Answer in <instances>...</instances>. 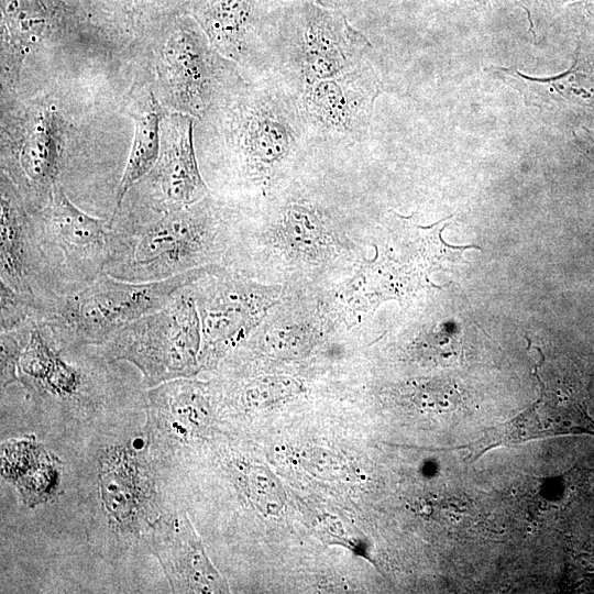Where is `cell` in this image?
Returning a JSON list of instances; mask_svg holds the SVG:
<instances>
[{"instance_id":"9","label":"cell","mask_w":594,"mask_h":594,"mask_svg":"<svg viewBox=\"0 0 594 594\" xmlns=\"http://www.w3.org/2000/svg\"><path fill=\"white\" fill-rule=\"evenodd\" d=\"M293 0H195L190 14L246 79L274 74L283 15Z\"/></svg>"},{"instance_id":"21","label":"cell","mask_w":594,"mask_h":594,"mask_svg":"<svg viewBox=\"0 0 594 594\" xmlns=\"http://www.w3.org/2000/svg\"><path fill=\"white\" fill-rule=\"evenodd\" d=\"M161 121L162 110L151 96L145 108L135 118L134 135L130 154L116 195L118 210L129 193L155 166L161 153Z\"/></svg>"},{"instance_id":"30","label":"cell","mask_w":594,"mask_h":594,"mask_svg":"<svg viewBox=\"0 0 594 594\" xmlns=\"http://www.w3.org/2000/svg\"><path fill=\"white\" fill-rule=\"evenodd\" d=\"M586 157L592 162V164L594 165V148L593 147H590L587 146L584 151Z\"/></svg>"},{"instance_id":"12","label":"cell","mask_w":594,"mask_h":594,"mask_svg":"<svg viewBox=\"0 0 594 594\" xmlns=\"http://www.w3.org/2000/svg\"><path fill=\"white\" fill-rule=\"evenodd\" d=\"M163 56L173 96L189 116L202 118L222 95L248 81L212 46L190 13L174 19Z\"/></svg>"},{"instance_id":"25","label":"cell","mask_w":594,"mask_h":594,"mask_svg":"<svg viewBox=\"0 0 594 594\" xmlns=\"http://www.w3.org/2000/svg\"><path fill=\"white\" fill-rule=\"evenodd\" d=\"M0 330H11L35 322L37 298L20 294L0 282Z\"/></svg>"},{"instance_id":"20","label":"cell","mask_w":594,"mask_h":594,"mask_svg":"<svg viewBox=\"0 0 594 594\" xmlns=\"http://www.w3.org/2000/svg\"><path fill=\"white\" fill-rule=\"evenodd\" d=\"M1 458L2 476L16 487L25 506L35 507L59 493L62 462L35 439L4 442Z\"/></svg>"},{"instance_id":"15","label":"cell","mask_w":594,"mask_h":594,"mask_svg":"<svg viewBox=\"0 0 594 594\" xmlns=\"http://www.w3.org/2000/svg\"><path fill=\"white\" fill-rule=\"evenodd\" d=\"M148 547L174 593H228L187 513L172 505L154 522Z\"/></svg>"},{"instance_id":"16","label":"cell","mask_w":594,"mask_h":594,"mask_svg":"<svg viewBox=\"0 0 594 594\" xmlns=\"http://www.w3.org/2000/svg\"><path fill=\"white\" fill-rule=\"evenodd\" d=\"M535 374L540 383V397L526 410L486 430L476 441L455 447L466 450L469 462H474L487 451L502 446H517L530 440L566 435H593L594 420L584 408L562 391L551 389Z\"/></svg>"},{"instance_id":"1","label":"cell","mask_w":594,"mask_h":594,"mask_svg":"<svg viewBox=\"0 0 594 594\" xmlns=\"http://www.w3.org/2000/svg\"><path fill=\"white\" fill-rule=\"evenodd\" d=\"M210 109L212 160L228 184L246 193L278 186L311 145L297 97L276 74L230 89Z\"/></svg>"},{"instance_id":"3","label":"cell","mask_w":594,"mask_h":594,"mask_svg":"<svg viewBox=\"0 0 594 594\" xmlns=\"http://www.w3.org/2000/svg\"><path fill=\"white\" fill-rule=\"evenodd\" d=\"M97 433L84 459L92 541L128 551L148 544L154 522L172 505L151 458L144 428Z\"/></svg>"},{"instance_id":"8","label":"cell","mask_w":594,"mask_h":594,"mask_svg":"<svg viewBox=\"0 0 594 594\" xmlns=\"http://www.w3.org/2000/svg\"><path fill=\"white\" fill-rule=\"evenodd\" d=\"M29 213L55 295L77 292L105 273L109 219L79 209L59 184L40 209Z\"/></svg>"},{"instance_id":"23","label":"cell","mask_w":594,"mask_h":594,"mask_svg":"<svg viewBox=\"0 0 594 594\" xmlns=\"http://www.w3.org/2000/svg\"><path fill=\"white\" fill-rule=\"evenodd\" d=\"M301 391L297 381L286 376H261L242 384L238 400L244 409H262Z\"/></svg>"},{"instance_id":"27","label":"cell","mask_w":594,"mask_h":594,"mask_svg":"<svg viewBox=\"0 0 594 594\" xmlns=\"http://www.w3.org/2000/svg\"><path fill=\"white\" fill-rule=\"evenodd\" d=\"M107 9H113L118 13L128 15H140L148 9L165 7L168 0H98ZM186 4L189 12L195 0H173Z\"/></svg>"},{"instance_id":"7","label":"cell","mask_w":594,"mask_h":594,"mask_svg":"<svg viewBox=\"0 0 594 594\" xmlns=\"http://www.w3.org/2000/svg\"><path fill=\"white\" fill-rule=\"evenodd\" d=\"M113 363L96 345L61 351L35 323L18 376L36 399L66 413L91 417L114 396L117 380L110 369Z\"/></svg>"},{"instance_id":"2","label":"cell","mask_w":594,"mask_h":594,"mask_svg":"<svg viewBox=\"0 0 594 594\" xmlns=\"http://www.w3.org/2000/svg\"><path fill=\"white\" fill-rule=\"evenodd\" d=\"M231 213L210 195L173 211L121 206L109 218L105 273L147 283L230 257Z\"/></svg>"},{"instance_id":"10","label":"cell","mask_w":594,"mask_h":594,"mask_svg":"<svg viewBox=\"0 0 594 594\" xmlns=\"http://www.w3.org/2000/svg\"><path fill=\"white\" fill-rule=\"evenodd\" d=\"M144 410L146 443L160 475L186 462L215 419L208 384L190 377L150 387Z\"/></svg>"},{"instance_id":"22","label":"cell","mask_w":594,"mask_h":594,"mask_svg":"<svg viewBox=\"0 0 594 594\" xmlns=\"http://www.w3.org/2000/svg\"><path fill=\"white\" fill-rule=\"evenodd\" d=\"M230 472L238 488L255 509L265 516L279 515L285 505V494L271 471L239 457L231 460Z\"/></svg>"},{"instance_id":"18","label":"cell","mask_w":594,"mask_h":594,"mask_svg":"<svg viewBox=\"0 0 594 594\" xmlns=\"http://www.w3.org/2000/svg\"><path fill=\"white\" fill-rule=\"evenodd\" d=\"M491 72L520 94L543 121L565 113L594 111V53L579 43L571 67L544 78L530 77L512 67H491Z\"/></svg>"},{"instance_id":"26","label":"cell","mask_w":594,"mask_h":594,"mask_svg":"<svg viewBox=\"0 0 594 594\" xmlns=\"http://www.w3.org/2000/svg\"><path fill=\"white\" fill-rule=\"evenodd\" d=\"M517 3L525 10L530 24V32L536 35L537 29L546 24L547 20L566 0H516Z\"/></svg>"},{"instance_id":"28","label":"cell","mask_w":594,"mask_h":594,"mask_svg":"<svg viewBox=\"0 0 594 594\" xmlns=\"http://www.w3.org/2000/svg\"><path fill=\"white\" fill-rule=\"evenodd\" d=\"M572 10L582 16L586 24L594 25V0H580L573 4Z\"/></svg>"},{"instance_id":"13","label":"cell","mask_w":594,"mask_h":594,"mask_svg":"<svg viewBox=\"0 0 594 594\" xmlns=\"http://www.w3.org/2000/svg\"><path fill=\"white\" fill-rule=\"evenodd\" d=\"M218 265L189 285L201 328L200 370L215 365L253 327L262 309L249 283Z\"/></svg>"},{"instance_id":"19","label":"cell","mask_w":594,"mask_h":594,"mask_svg":"<svg viewBox=\"0 0 594 594\" xmlns=\"http://www.w3.org/2000/svg\"><path fill=\"white\" fill-rule=\"evenodd\" d=\"M61 162L58 121L53 113H45L35 121L15 156L16 177L25 189L21 197L29 212L40 209L58 184Z\"/></svg>"},{"instance_id":"4","label":"cell","mask_w":594,"mask_h":594,"mask_svg":"<svg viewBox=\"0 0 594 594\" xmlns=\"http://www.w3.org/2000/svg\"><path fill=\"white\" fill-rule=\"evenodd\" d=\"M212 265L157 282L134 283L103 273L89 285L67 295L37 298L35 322L65 351L100 346L134 320L166 306L184 287Z\"/></svg>"},{"instance_id":"29","label":"cell","mask_w":594,"mask_h":594,"mask_svg":"<svg viewBox=\"0 0 594 594\" xmlns=\"http://www.w3.org/2000/svg\"><path fill=\"white\" fill-rule=\"evenodd\" d=\"M323 1L327 3V0H323ZM354 1H391V0H354ZM442 1H446L452 4L475 8V7L485 6L490 0H442Z\"/></svg>"},{"instance_id":"17","label":"cell","mask_w":594,"mask_h":594,"mask_svg":"<svg viewBox=\"0 0 594 594\" xmlns=\"http://www.w3.org/2000/svg\"><path fill=\"white\" fill-rule=\"evenodd\" d=\"M0 282L35 298L55 296L31 216L16 188L2 175Z\"/></svg>"},{"instance_id":"5","label":"cell","mask_w":594,"mask_h":594,"mask_svg":"<svg viewBox=\"0 0 594 594\" xmlns=\"http://www.w3.org/2000/svg\"><path fill=\"white\" fill-rule=\"evenodd\" d=\"M371 50L369 38L339 9L293 0L282 19L274 74L297 96L318 80L358 66Z\"/></svg>"},{"instance_id":"11","label":"cell","mask_w":594,"mask_h":594,"mask_svg":"<svg viewBox=\"0 0 594 594\" xmlns=\"http://www.w3.org/2000/svg\"><path fill=\"white\" fill-rule=\"evenodd\" d=\"M381 92L382 81L367 59L302 89L296 97L311 145L366 136Z\"/></svg>"},{"instance_id":"6","label":"cell","mask_w":594,"mask_h":594,"mask_svg":"<svg viewBox=\"0 0 594 594\" xmlns=\"http://www.w3.org/2000/svg\"><path fill=\"white\" fill-rule=\"evenodd\" d=\"M200 346V319L188 285L166 306L129 323L99 349L111 362L134 365L150 388L197 374Z\"/></svg>"},{"instance_id":"24","label":"cell","mask_w":594,"mask_h":594,"mask_svg":"<svg viewBox=\"0 0 594 594\" xmlns=\"http://www.w3.org/2000/svg\"><path fill=\"white\" fill-rule=\"evenodd\" d=\"M34 323L0 333V384L3 392L10 384L19 381L18 367L21 355L29 342Z\"/></svg>"},{"instance_id":"14","label":"cell","mask_w":594,"mask_h":594,"mask_svg":"<svg viewBox=\"0 0 594 594\" xmlns=\"http://www.w3.org/2000/svg\"><path fill=\"white\" fill-rule=\"evenodd\" d=\"M144 178L145 193L135 207L173 211L209 195L196 157L191 116L180 112L169 117L157 163Z\"/></svg>"}]
</instances>
